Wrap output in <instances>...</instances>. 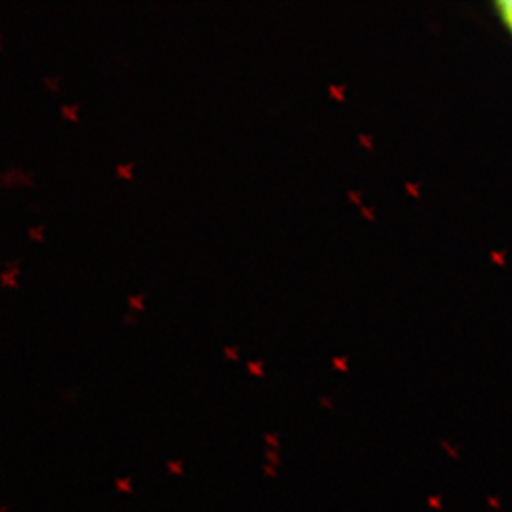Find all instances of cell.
Instances as JSON below:
<instances>
[{"instance_id": "ba28073f", "label": "cell", "mask_w": 512, "mask_h": 512, "mask_svg": "<svg viewBox=\"0 0 512 512\" xmlns=\"http://www.w3.org/2000/svg\"><path fill=\"white\" fill-rule=\"evenodd\" d=\"M116 488L125 493H131L130 478L116 479Z\"/></svg>"}, {"instance_id": "5b68a950", "label": "cell", "mask_w": 512, "mask_h": 512, "mask_svg": "<svg viewBox=\"0 0 512 512\" xmlns=\"http://www.w3.org/2000/svg\"><path fill=\"white\" fill-rule=\"evenodd\" d=\"M143 297H145L143 294L128 295V304H130L131 309H143V305H141V302H143Z\"/></svg>"}, {"instance_id": "8992f818", "label": "cell", "mask_w": 512, "mask_h": 512, "mask_svg": "<svg viewBox=\"0 0 512 512\" xmlns=\"http://www.w3.org/2000/svg\"><path fill=\"white\" fill-rule=\"evenodd\" d=\"M247 368H249V372H251L252 375H257V377L264 375L261 360H257V362H247Z\"/></svg>"}, {"instance_id": "30bf717a", "label": "cell", "mask_w": 512, "mask_h": 512, "mask_svg": "<svg viewBox=\"0 0 512 512\" xmlns=\"http://www.w3.org/2000/svg\"><path fill=\"white\" fill-rule=\"evenodd\" d=\"M27 234H29L30 239H34V241H40V239H42V226H39V228L27 229Z\"/></svg>"}, {"instance_id": "6da1fadb", "label": "cell", "mask_w": 512, "mask_h": 512, "mask_svg": "<svg viewBox=\"0 0 512 512\" xmlns=\"http://www.w3.org/2000/svg\"><path fill=\"white\" fill-rule=\"evenodd\" d=\"M496 17L501 20V24L506 27L508 34L512 37V0H501L494 4Z\"/></svg>"}, {"instance_id": "5bb4252c", "label": "cell", "mask_w": 512, "mask_h": 512, "mask_svg": "<svg viewBox=\"0 0 512 512\" xmlns=\"http://www.w3.org/2000/svg\"><path fill=\"white\" fill-rule=\"evenodd\" d=\"M276 466H272V464H266V466H264V471H266L267 474H269V476H272V478H276Z\"/></svg>"}, {"instance_id": "8fae6325", "label": "cell", "mask_w": 512, "mask_h": 512, "mask_svg": "<svg viewBox=\"0 0 512 512\" xmlns=\"http://www.w3.org/2000/svg\"><path fill=\"white\" fill-rule=\"evenodd\" d=\"M57 78L58 77H44V83L47 87L52 88V90H57Z\"/></svg>"}, {"instance_id": "52a82bcc", "label": "cell", "mask_w": 512, "mask_h": 512, "mask_svg": "<svg viewBox=\"0 0 512 512\" xmlns=\"http://www.w3.org/2000/svg\"><path fill=\"white\" fill-rule=\"evenodd\" d=\"M266 455L267 459H269V464H272V466H279V464H281V459H279V451L271 448V450L267 451Z\"/></svg>"}, {"instance_id": "7c38bea8", "label": "cell", "mask_w": 512, "mask_h": 512, "mask_svg": "<svg viewBox=\"0 0 512 512\" xmlns=\"http://www.w3.org/2000/svg\"><path fill=\"white\" fill-rule=\"evenodd\" d=\"M224 353H226L231 360H237V347H224Z\"/></svg>"}, {"instance_id": "7a4b0ae2", "label": "cell", "mask_w": 512, "mask_h": 512, "mask_svg": "<svg viewBox=\"0 0 512 512\" xmlns=\"http://www.w3.org/2000/svg\"><path fill=\"white\" fill-rule=\"evenodd\" d=\"M17 272H19L17 261L5 262V271H2V274H0V282H2V285H12V287H15L14 277Z\"/></svg>"}, {"instance_id": "9c48e42d", "label": "cell", "mask_w": 512, "mask_h": 512, "mask_svg": "<svg viewBox=\"0 0 512 512\" xmlns=\"http://www.w3.org/2000/svg\"><path fill=\"white\" fill-rule=\"evenodd\" d=\"M168 468H170L171 473L174 474H183V461H171L168 463Z\"/></svg>"}, {"instance_id": "4fadbf2b", "label": "cell", "mask_w": 512, "mask_h": 512, "mask_svg": "<svg viewBox=\"0 0 512 512\" xmlns=\"http://www.w3.org/2000/svg\"><path fill=\"white\" fill-rule=\"evenodd\" d=\"M266 441L272 448H279V440H277V435H266Z\"/></svg>"}, {"instance_id": "3957f363", "label": "cell", "mask_w": 512, "mask_h": 512, "mask_svg": "<svg viewBox=\"0 0 512 512\" xmlns=\"http://www.w3.org/2000/svg\"><path fill=\"white\" fill-rule=\"evenodd\" d=\"M131 170H133V163H118L116 165V174L120 176V178H131Z\"/></svg>"}, {"instance_id": "277c9868", "label": "cell", "mask_w": 512, "mask_h": 512, "mask_svg": "<svg viewBox=\"0 0 512 512\" xmlns=\"http://www.w3.org/2000/svg\"><path fill=\"white\" fill-rule=\"evenodd\" d=\"M77 108L78 103H73V105H62V107H60V112H62L63 116H67L68 120H77Z\"/></svg>"}]
</instances>
